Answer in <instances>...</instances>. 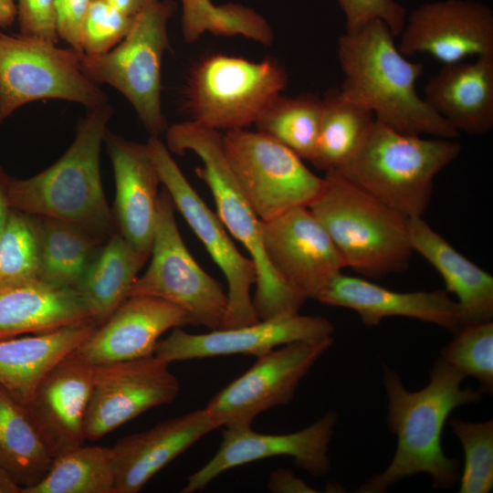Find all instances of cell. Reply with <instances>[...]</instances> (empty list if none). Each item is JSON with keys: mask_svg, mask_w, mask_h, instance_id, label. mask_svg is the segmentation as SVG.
Segmentation results:
<instances>
[{"mask_svg": "<svg viewBox=\"0 0 493 493\" xmlns=\"http://www.w3.org/2000/svg\"><path fill=\"white\" fill-rule=\"evenodd\" d=\"M383 370L386 423L397 446L388 467L356 492L383 493L400 480L422 473L429 475L434 488H452L459 480V461L443 450L444 425L455 408L477 404L482 394L469 386L461 388L465 375L440 356L430 370L428 383L416 392L408 391L400 374L386 364Z\"/></svg>", "mask_w": 493, "mask_h": 493, "instance_id": "1", "label": "cell"}, {"mask_svg": "<svg viewBox=\"0 0 493 493\" xmlns=\"http://www.w3.org/2000/svg\"><path fill=\"white\" fill-rule=\"evenodd\" d=\"M385 23L373 20L338 41L347 100L372 111L375 120L402 133L455 139L457 132L419 96L424 65L407 59Z\"/></svg>", "mask_w": 493, "mask_h": 493, "instance_id": "2", "label": "cell"}, {"mask_svg": "<svg viewBox=\"0 0 493 493\" xmlns=\"http://www.w3.org/2000/svg\"><path fill=\"white\" fill-rule=\"evenodd\" d=\"M112 115L109 103L88 110L56 163L30 178L10 177L12 209L70 223L101 240L112 236L116 223L100 178V151Z\"/></svg>", "mask_w": 493, "mask_h": 493, "instance_id": "3", "label": "cell"}, {"mask_svg": "<svg viewBox=\"0 0 493 493\" xmlns=\"http://www.w3.org/2000/svg\"><path fill=\"white\" fill-rule=\"evenodd\" d=\"M461 152V144L453 139H424L375 120L353 156L331 173L409 219L422 217L435 175Z\"/></svg>", "mask_w": 493, "mask_h": 493, "instance_id": "4", "label": "cell"}, {"mask_svg": "<svg viewBox=\"0 0 493 493\" xmlns=\"http://www.w3.org/2000/svg\"><path fill=\"white\" fill-rule=\"evenodd\" d=\"M168 150L176 154L193 152L203 163L196 175L209 187L217 215L227 232L248 251L256 266L253 306L258 320L298 313L306 301L288 288L269 264L263 246L261 223L245 197L226 161L220 131L194 121L166 130Z\"/></svg>", "mask_w": 493, "mask_h": 493, "instance_id": "5", "label": "cell"}, {"mask_svg": "<svg viewBox=\"0 0 493 493\" xmlns=\"http://www.w3.org/2000/svg\"><path fill=\"white\" fill-rule=\"evenodd\" d=\"M309 208L339 250L345 267L370 278L406 269L414 252L409 218L335 173H326Z\"/></svg>", "mask_w": 493, "mask_h": 493, "instance_id": "6", "label": "cell"}, {"mask_svg": "<svg viewBox=\"0 0 493 493\" xmlns=\"http://www.w3.org/2000/svg\"><path fill=\"white\" fill-rule=\"evenodd\" d=\"M175 9L172 0H150L116 47L101 55L80 54L87 76L121 93L151 136L168 128L162 107V63L170 47L168 21Z\"/></svg>", "mask_w": 493, "mask_h": 493, "instance_id": "7", "label": "cell"}, {"mask_svg": "<svg viewBox=\"0 0 493 493\" xmlns=\"http://www.w3.org/2000/svg\"><path fill=\"white\" fill-rule=\"evenodd\" d=\"M288 84L283 65L273 58L253 61L211 54L192 68L184 88L191 121L215 131L255 123Z\"/></svg>", "mask_w": 493, "mask_h": 493, "instance_id": "8", "label": "cell"}, {"mask_svg": "<svg viewBox=\"0 0 493 493\" xmlns=\"http://www.w3.org/2000/svg\"><path fill=\"white\" fill-rule=\"evenodd\" d=\"M62 100L88 110L108 103L80 54L25 34L0 32V123L29 102Z\"/></svg>", "mask_w": 493, "mask_h": 493, "instance_id": "9", "label": "cell"}, {"mask_svg": "<svg viewBox=\"0 0 493 493\" xmlns=\"http://www.w3.org/2000/svg\"><path fill=\"white\" fill-rule=\"evenodd\" d=\"M175 206L163 187L159 193L151 263L135 280L129 297L149 296L166 300L187 316L189 325L223 329L227 293L188 251L174 218Z\"/></svg>", "mask_w": 493, "mask_h": 493, "instance_id": "10", "label": "cell"}, {"mask_svg": "<svg viewBox=\"0 0 493 493\" xmlns=\"http://www.w3.org/2000/svg\"><path fill=\"white\" fill-rule=\"evenodd\" d=\"M222 139L236 181L261 221L309 207L321 191L324 179L272 137L239 129L226 131Z\"/></svg>", "mask_w": 493, "mask_h": 493, "instance_id": "11", "label": "cell"}, {"mask_svg": "<svg viewBox=\"0 0 493 493\" xmlns=\"http://www.w3.org/2000/svg\"><path fill=\"white\" fill-rule=\"evenodd\" d=\"M146 143L161 184L171 195L175 209L182 214L226 278L228 308L223 329L258 321L250 295L257 280L254 262L238 251L218 215L209 209L185 178L159 136H150Z\"/></svg>", "mask_w": 493, "mask_h": 493, "instance_id": "12", "label": "cell"}, {"mask_svg": "<svg viewBox=\"0 0 493 493\" xmlns=\"http://www.w3.org/2000/svg\"><path fill=\"white\" fill-rule=\"evenodd\" d=\"M333 341V337L298 341L269 351L215 394L205 408L219 427L251 425L259 414L293 400L299 383Z\"/></svg>", "mask_w": 493, "mask_h": 493, "instance_id": "13", "label": "cell"}, {"mask_svg": "<svg viewBox=\"0 0 493 493\" xmlns=\"http://www.w3.org/2000/svg\"><path fill=\"white\" fill-rule=\"evenodd\" d=\"M168 365L152 354L95 366L84 419L86 440H99L142 413L173 402L181 385Z\"/></svg>", "mask_w": 493, "mask_h": 493, "instance_id": "14", "label": "cell"}, {"mask_svg": "<svg viewBox=\"0 0 493 493\" xmlns=\"http://www.w3.org/2000/svg\"><path fill=\"white\" fill-rule=\"evenodd\" d=\"M261 233L269 264L280 279L306 300L317 299L345 267L328 232L307 206L262 221Z\"/></svg>", "mask_w": 493, "mask_h": 493, "instance_id": "15", "label": "cell"}, {"mask_svg": "<svg viewBox=\"0 0 493 493\" xmlns=\"http://www.w3.org/2000/svg\"><path fill=\"white\" fill-rule=\"evenodd\" d=\"M339 415L327 411L304 429L284 435H266L251 425L228 426L214 456L187 478L182 493L204 489L225 471L273 456H291L295 465L313 477H324L330 469V443Z\"/></svg>", "mask_w": 493, "mask_h": 493, "instance_id": "16", "label": "cell"}, {"mask_svg": "<svg viewBox=\"0 0 493 493\" xmlns=\"http://www.w3.org/2000/svg\"><path fill=\"white\" fill-rule=\"evenodd\" d=\"M400 37L404 56L426 54L444 65L493 55V12L474 0L425 3L406 18Z\"/></svg>", "mask_w": 493, "mask_h": 493, "instance_id": "17", "label": "cell"}, {"mask_svg": "<svg viewBox=\"0 0 493 493\" xmlns=\"http://www.w3.org/2000/svg\"><path fill=\"white\" fill-rule=\"evenodd\" d=\"M333 324L321 316L283 314L237 328L218 329L203 334L174 328L159 340L154 355L167 363L222 355L259 357L293 341L332 337Z\"/></svg>", "mask_w": 493, "mask_h": 493, "instance_id": "18", "label": "cell"}, {"mask_svg": "<svg viewBox=\"0 0 493 493\" xmlns=\"http://www.w3.org/2000/svg\"><path fill=\"white\" fill-rule=\"evenodd\" d=\"M189 325L184 311L158 298L126 299L73 352L94 366L152 355L160 337Z\"/></svg>", "mask_w": 493, "mask_h": 493, "instance_id": "19", "label": "cell"}, {"mask_svg": "<svg viewBox=\"0 0 493 493\" xmlns=\"http://www.w3.org/2000/svg\"><path fill=\"white\" fill-rule=\"evenodd\" d=\"M116 186L112 210L117 231L149 258L156 225L161 179L147 143L107 132Z\"/></svg>", "mask_w": 493, "mask_h": 493, "instance_id": "20", "label": "cell"}, {"mask_svg": "<svg viewBox=\"0 0 493 493\" xmlns=\"http://www.w3.org/2000/svg\"><path fill=\"white\" fill-rule=\"evenodd\" d=\"M95 366L74 352L42 379L26 405L54 457L84 444Z\"/></svg>", "mask_w": 493, "mask_h": 493, "instance_id": "21", "label": "cell"}, {"mask_svg": "<svg viewBox=\"0 0 493 493\" xmlns=\"http://www.w3.org/2000/svg\"><path fill=\"white\" fill-rule=\"evenodd\" d=\"M317 300L354 310L368 327L379 325L385 318L406 317L435 324L453 334L462 328L456 301L441 289L399 292L341 272Z\"/></svg>", "mask_w": 493, "mask_h": 493, "instance_id": "22", "label": "cell"}, {"mask_svg": "<svg viewBox=\"0 0 493 493\" xmlns=\"http://www.w3.org/2000/svg\"><path fill=\"white\" fill-rule=\"evenodd\" d=\"M219 425L205 407L120 439L111 448L115 493H137L162 468Z\"/></svg>", "mask_w": 493, "mask_h": 493, "instance_id": "23", "label": "cell"}, {"mask_svg": "<svg viewBox=\"0 0 493 493\" xmlns=\"http://www.w3.org/2000/svg\"><path fill=\"white\" fill-rule=\"evenodd\" d=\"M423 99L457 132H489L493 128V55L444 65L428 79Z\"/></svg>", "mask_w": 493, "mask_h": 493, "instance_id": "24", "label": "cell"}, {"mask_svg": "<svg viewBox=\"0 0 493 493\" xmlns=\"http://www.w3.org/2000/svg\"><path fill=\"white\" fill-rule=\"evenodd\" d=\"M408 233L413 250L436 269L446 291L456 296L462 328L492 321L493 277L459 253L423 217L409 219Z\"/></svg>", "mask_w": 493, "mask_h": 493, "instance_id": "25", "label": "cell"}, {"mask_svg": "<svg viewBox=\"0 0 493 493\" xmlns=\"http://www.w3.org/2000/svg\"><path fill=\"white\" fill-rule=\"evenodd\" d=\"M99 325L87 320L34 336L0 339V385L26 405L42 379Z\"/></svg>", "mask_w": 493, "mask_h": 493, "instance_id": "26", "label": "cell"}, {"mask_svg": "<svg viewBox=\"0 0 493 493\" xmlns=\"http://www.w3.org/2000/svg\"><path fill=\"white\" fill-rule=\"evenodd\" d=\"M87 320L92 319L76 288L36 280L0 289V339L48 332Z\"/></svg>", "mask_w": 493, "mask_h": 493, "instance_id": "27", "label": "cell"}, {"mask_svg": "<svg viewBox=\"0 0 493 493\" xmlns=\"http://www.w3.org/2000/svg\"><path fill=\"white\" fill-rule=\"evenodd\" d=\"M147 259L118 231L99 249L76 288L99 326L129 298Z\"/></svg>", "mask_w": 493, "mask_h": 493, "instance_id": "28", "label": "cell"}, {"mask_svg": "<svg viewBox=\"0 0 493 493\" xmlns=\"http://www.w3.org/2000/svg\"><path fill=\"white\" fill-rule=\"evenodd\" d=\"M54 458L26 407L0 385V467L26 488L47 475Z\"/></svg>", "mask_w": 493, "mask_h": 493, "instance_id": "29", "label": "cell"}, {"mask_svg": "<svg viewBox=\"0 0 493 493\" xmlns=\"http://www.w3.org/2000/svg\"><path fill=\"white\" fill-rule=\"evenodd\" d=\"M37 217L40 244L38 280L57 288H76L102 240L70 223Z\"/></svg>", "mask_w": 493, "mask_h": 493, "instance_id": "30", "label": "cell"}, {"mask_svg": "<svg viewBox=\"0 0 493 493\" xmlns=\"http://www.w3.org/2000/svg\"><path fill=\"white\" fill-rule=\"evenodd\" d=\"M321 100L320 131L310 163L329 173L340 169L353 156L375 117L344 98L339 89L328 90Z\"/></svg>", "mask_w": 493, "mask_h": 493, "instance_id": "31", "label": "cell"}, {"mask_svg": "<svg viewBox=\"0 0 493 493\" xmlns=\"http://www.w3.org/2000/svg\"><path fill=\"white\" fill-rule=\"evenodd\" d=\"M21 493H115L111 448L81 445L58 456L47 475Z\"/></svg>", "mask_w": 493, "mask_h": 493, "instance_id": "32", "label": "cell"}, {"mask_svg": "<svg viewBox=\"0 0 493 493\" xmlns=\"http://www.w3.org/2000/svg\"><path fill=\"white\" fill-rule=\"evenodd\" d=\"M321 98L314 94L277 97L255 124L258 131L281 142L302 160L310 162L320 131Z\"/></svg>", "mask_w": 493, "mask_h": 493, "instance_id": "33", "label": "cell"}, {"mask_svg": "<svg viewBox=\"0 0 493 493\" xmlns=\"http://www.w3.org/2000/svg\"><path fill=\"white\" fill-rule=\"evenodd\" d=\"M181 27L186 42L197 40L205 32L221 36L240 35L262 45L274 40L267 20L253 9L239 4L215 5L211 0H180Z\"/></svg>", "mask_w": 493, "mask_h": 493, "instance_id": "34", "label": "cell"}, {"mask_svg": "<svg viewBox=\"0 0 493 493\" xmlns=\"http://www.w3.org/2000/svg\"><path fill=\"white\" fill-rule=\"evenodd\" d=\"M39 267L37 217L13 209L0 233V289L38 280Z\"/></svg>", "mask_w": 493, "mask_h": 493, "instance_id": "35", "label": "cell"}, {"mask_svg": "<svg viewBox=\"0 0 493 493\" xmlns=\"http://www.w3.org/2000/svg\"><path fill=\"white\" fill-rule=\"evenodd\" d=\"M439 356L465 377L475 378L482 395L493 393V321L461 328Z\"/></svg>", "mask_w": 493, "mask_h": 493, "instance_id": "36", "label": "cell"}, {"mask_svg": "<svg viewBox=\"0 0 493 493\" xmlns=\"http://www.w3.org/2000/svg\"><path fill=\"white\" fill-rule=\"evenodd\" d=\"M449 425L464 450L459 493H489L493 489V421L472 423L452 418Z\"/></svg>", "mask_w": 493, "mask_h": 493, "instance_id": "37", "label": "cell"}, {"mask_svg": "<svg viewBox=\"0 0 493 493\" xmlns=\"http://www.w3.org/2000/svg\"><path fill=\"white\" fill-rule=\"evenodd\" d=\"M135 17L104 0H92L82 26V54L96 56L112 49L127 36Z\"/></svg>", "mask_w": 493, "mask_h": 493, "instance_id": "38", "label": "cell"}, {"mask_svg": "<svg viewBox=\"0 0 493 493\" xmlns=\"http://www.w3.org/2000/svg\"><path fill=\"white\" fill-rule=\"evenodd\" d=\"M346 19V32H354L373 20L387 25L399 37L406 20L405 8L395 0H337Z\"/></svg>", "mask_w": 493, "mask_h": 493, "instance_id": "39", "label": "cell"}, {"mask_svg": "<svg viewBox=\"0 0 493 493\" xmlns=\"http://www.w3.org/2000/svg\"><path fill=\"white\" fill-rule=\"evenodd\" d=\"M15 2L21 34L58 43L59 37L55 0H15Z\"/></svg>", "mask_w": 493, "mask_h": 493, "instance_id": "40", "label": "cell"}, {"mask_svg": "<svg viewBox=\"0 0 493 493\" xmlns=\"http://www.w3.org/2000/svg\"><path fill=\"white\" fill-rule=\"evenodd\" d=\"M92 0H55L58 37L82 54V26Z\"/></svg>", "mask_w": 493, "mask_h": 493, "instance_id": "41", "label": "cell"}, {"mask_svg": "<svg viewBox=\"0 0 493 493\" xmlns=\"http://www.w3.org/2000/svg\"><path fill=\"white\" fill-rule=\"evenodd\" d=\"M267 488L273 493H316L304 480L296 477L288 468H278L268 477Z\"/></svg>", "mask_w": 493, "mask_h": 493, "instance_id": "42", "label": "cell"}, {"mask_svg": "<svg viewBox=\"0 0 493 493\" xmlns=\"http://www.w3.org/2000/svg\"><path fill=\"white\" fill-rule=\"evenodd\" d=\"M9 181L10 177L0 168V233L13 210L9 199Z\"/></svg>", "mask_w": 493, "mask_h": 493, "instance_id": "43", "label": "cell"}, {"mask_svg": "<svg viewBox=\"0 0 493 493\" xmlns=\"http://www.w3.org/2000/svg\"><path fill=\"white\" fill-rule=\"evenodd\" d=\"M121 13L135 17L150 0H104Z\"/></svg>", "mask_w": 493, "mask_h": 493, "instance_id": "44", "label": "cell"}, {"mask_svg": "<svg viewBox=\"0 0 493 493\" xmlns=\"http://www.w3.org/2000/svg\"><path fill=\"white\" fill-rule=\"evenodd\" d=\"M16 18L15 0H0V28H7Z\"/></svg>", "mask_w": 493, "mask_h": 493, "instance_id": "45", "label": "cell"}, {"mask_svg": "<svg viewBox=\"0 0 493 493\" xmlns=\"http://www.w3.org/2000/svg\"><path fill=\"white\" fill-rule=\"evenodd\" d=\"M22 488L14 477L0 467V493H21Z\"/></svg>", "mask_w": 493, "mask_h": 493, "instance_id": "46", "label": "cell"}]
</instances>
